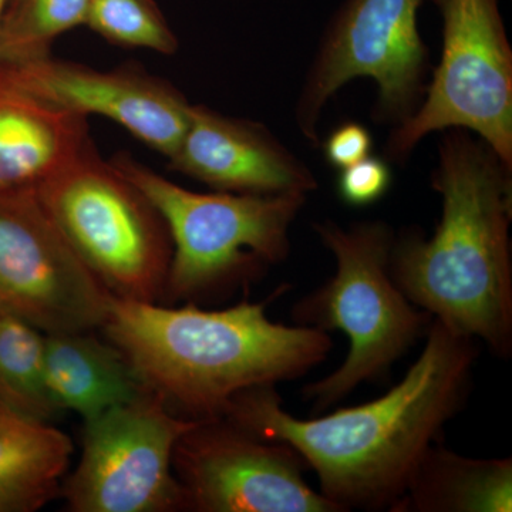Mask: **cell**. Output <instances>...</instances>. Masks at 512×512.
Wrapping results in <instances>:
<instances>
[{
  "mask_svg": "<svg viewBox=\"0 0 512 512\" xmlns=\"http://www.w3.org/2000/svg\"><path fill=\"white\" fill-rule=\"evenodd\" d=\"M427 342L384 396L313 419L286 412L274 386L237 394L224 416L259 439L284 443L319 478L340 511L383 510L402 498L421 458L466 399L474 339L431 319Z\"/></svg>",
  "mask_w": 512,
  "mask_h": 512,
  "instance_id": "1",
  "label": "cell"
},
{
  "mask_svg": "<svg viewBox=\"0 0 512 512\" xmlns=\"http://www.w3.org/2000/svg\"><path fill=\"white\" fill-rule=\"evenodd\" d=\"M512 170L461 128L443 131L431 185L441 195L433 235L394 237L390 271L413 305L451 332L512 348Z\"/></svg>",
  "mask_w": 512,
  "mask_h": 512,
  "instance_id": "2",
  "label": "cell"
},
{
  "mask_svg": "<svg viewBox=\"0 0 512 512\" xmlns=\"http://www.w3.org/2000/svg\"><path fill=\"white\" fill-rule=\"evenodd\" d=\"M268 301L221 311L111 295L101 329L151 392L190 419H221L237 394L305 376L328 359V332L276 323Z\"/></svg>",
  "mask_w": 512,
  "mask_h": 512,
  "instance_id": "3",
  "label": "cell"
},
{
  "mask_svg": "<svg viewBox=\"0 0 512 512\" xmlns=\"http://www.w3.org/2000/svg\"><path fill=\"white\" fill-rule=\"evenodd\" d=\"M313 228L335 258L336 272L293 306V320L323 332L340 330L349 339L342 365L303 389L313 409L322 412L360 384L386 375L426 335L431 316L413 305L394 282V234L389 225L365 221L345 228L323 221Z\"/></svg>",
  "mask_w": 512,
  "mask_h": 512,
  "instance_id": "4",
  "label": "cell"
},
{
  "mask_svg": "<svg viewBox=\"0 0 512 512\" xmlns=\"http://www.w3.org/2000/svg\"><path fill=\"white\" fill-rule=\"evenodd\" d=\"M110 163L143 192L168 229L173 255L164 292L171 299L242 284L288 258L289 232L308 195L204 194L173 183L127 153Z\"/></svg>",
  "mask_w": 512,
  "mask_h": 512,
  "instance_id": "5",
  "label": "cell"
},
{
  "mask_svg": "<svg viewBox=\"0 0 512 512\" xmlns=\"http://www.w3.org/2000/svg\"><path fill=\"white\" fill-rule=\"evenodd\" d=\"M77 258L116 298L157 302L173 245L156 208L96 147L36 190Z\"/></svg>",
  "mask_w": 512,
  "mask_h": 512,
  "instance_id": "6",
  "label": "cell"
},
{
  "mask_svg": "<svg viewBox=\"0 0 512 512\" xmlns=\"http://www.w3.org/2000/svg\"><path fill=\"white\" fill-rule=\"evenodd\" d=\"M443 20V49L416 111L394 126L387 157L402 163L423 138L470 131L512 170V49L500 0H430Z\"/></svg>",
  "mask_w": 512,
  "mask_h": 512,
  "instance_id": "7",
  "label": "cell"
},
{
  "mask_svg": "<svg viewBox=\"0 0 512 512\" xmlns=\"http://www.w3.org/2000/svg\"><path fill=\"white\" fill-rule=\"evenodd\" d=\"M423 0H343L306 73L295 120L311 143L329 101L355 79L377 87L375 119L394 126L420 106L426 93L429 50L421 39Z\"/></svg>",
  "mask_w": 512,
  "mask_h": 512,
  "instance_id": "8",
  "label": "cell"
},
{
  "mask_svg": "<svg viewBox=\"0 0 512 512\" xmlns=\"http://www.w3.org/2000/svg\"><path fill=\"white\" fill-rule=\"evenodd\" d=\"M197 421L175 416L151 390L84 421L82 457L60 490L69 510H184L183 490L174 474V450Z\"/></svg>",
  "mask_w": 512,
  "mask_h": 512,
  "instance_id": "9",
  "label": "cell"
},
{
  "mask_svg": "<svg viewBox=\"0 0 512 512\" xmlns=\"http://www.w3.org/2000/svg\"><path fill=\"white\" fill-rule=\"evenodd\" d=\"M110 299L36 191L0 192V312L46 335L93 332L103 326Z\"/></svg>",
  "mask_w": 512,
  "mask_h": 512,
  "instance_id": "10",
  "label": "cell"
},
{
  "mask_svg": "<svg viewBox=\"0 0 512 512\" xmlns=\"http://www.w3.org/2000/svg\"><path fill=\"white\" fill-rule=\"evenodd\" d=\"M303 466L288 444L259 439L227 419L198 420L173 458L185 510L342 512L306 483Z\"/></svg>",
  "mask_w": 512,
  "mask_h": 512,
  "instance_id": "11",
  "label": "cell"
},
{
  "mask_svg": "<svg viewBox=\"0 0 512 512\" xmlns=\"http://www.w3.org/2000/svg\"><path fill=\"white\" fill-rule=\"evenodd\" d=\"M0 73L56 109L114 121L167 158L187 128L190 101L173 84L140 66L99 70L50 55L28 63L0 64Z\"/></svg>",
  "mask_w": 512,
  "mask_h": 512,
  "instance_id": "12",
  "label": "cell"
},
{
  "mask_svg": "<svg viewBox=\"0 0 512 512\" xmlns=\"http://www.w3.org/2000/svg\"><path fill=\"white\" fill-rule=\"evenodd\" d=\"M170 168L214 191L275 195L318 188L315 174L256 121L191 104Z\"/></svg>",
  "mask_w": 512,
  "mask_h": 512,
  "instance_id": "13",
  "label": "cell"
},
{
  "mask_svg": "<svg viewBox=\"0 0 512 512\" xmlns=\"http://www.w3.org/2000/svg\"><path fill=\"white\" fill-rule=\"evenodd\" d=\"M93 147L86 117L43 103L0 73V192L36 191Z\"/></svg>",
  "mask_w": 512,
  "mask_h": 512,
  "instance_id": "14",
  "label": "cell"
},
{
  "mask_svg": "<svg viewBox=\"0 0 512 512\" xmlns=\"http://www.w3.org/2000/svg\"><path fill=\"white\" fill-rule=\"evenodd\" d=\"M45 373L57 407L84 421L150 392L126 355L92 330L45 333Z\"/></svg>",
  "mask_w": 512,
  "mask_h": 512,
  "instance_id": "15",
  "label": "cell"
},
{
  "mask_svg": "<svg viewBox=\"0 0 512 512\" xmlns=\"http://www.w3.org/2000/svg\"><path fill=\"white\" fill-rule=\"evenodd\" d=\"M72 454L63 431L0 402V512L37 511L52 501Z\"/></svg>",
  "mask_w": 512,
  "mask_h": 512,
  "instance_id": "16",
  "label": "cell"
},
{
  "mask_svg": "<svg viewBox=\"0 0 512 512\" xmlns=\"http://www.w3.org/2000/svg\"><path fill=\"white\" fill-rule=\"evenodd\" d=\"M512 461L476 460L433 444L392 511L510 512Z\"/></svg>",
  "mask_w": 512,
  "mask_h": 512,
  "instance_id": "17",
  "label": "cell"
},
{
  "mask_svg": "<svg viewBox=\"0 0 512 512\" xmlns=\"http://www.w3.org/2000/svg\"><path fill=\"white\" fill-rule=\"evenodd\" d=\"M0 402L30 419H55L57 407L45 373V333L0 312Z\"/></svg>",
  "mask_w": 512,
  "mask_h": 512,
  "instance_id": "18",
  "label": "cell"
},
{
  "mask_svg": "<svg viewBox=\"0 0 512 512\" xmlns=\"http://www.w3.org/2000/svg\"><path fill=\"white\" fill-rule=\"evenodd\" d=\"M87 0H9L0 22V64L50 56L56 39L86 23Z\"/></svg>",
  "mask_w": 512,
  "mask_h": 512,
  "instance_id": "19",
  "label": "cell"
},
{
  "mask_svg": "<svg viewBox=\"0 0 512 512\" xmlns=\"http://www.w3.org/2000/svg\"><path fill=\"white\" fill-rule=\"evenodd\" d=\"M84 26L124 49L171 56L180 47L156 0H87Z\"/></svg>",
  "mask_w": 512,
  "mask_h": 512,
  "instance_id": "20",
  "label": "cell"
},
{
  "mask_svg": "<svg viewBox=\"0 0 512 512\" xmlns=\"http://www.w3.org/2000/svg\"><path fill=\"white\" fill-rule=\"evenodd\" d=\"M392 183L389 163L370 154L359 163L340 170L338 194L340 200L350 207H367L382 200Z\"/></svg>",
  "mask_w": 512,
  "mask_h": 512,
  "instance_id": "21",
  "label": "cell"
},
{
  "mask_svg": "<svg viewBox=\"0 0 512 512\" xmlns=\"http://www.w3.org/2000/svg\"><path fill=\"white\" fill-rule=\"evenodd\" d=\"M372 150V133L356 121L340 124L323 141V156L339 171L369 157Z\"/></svg>",
  "mask_w": 512,
  "mask_h": 512,
  "instance_id": "22",
  "label": "cell"
},
{
  "mask_svg": "<svg viewBox=\"0 0 512 512\" xmlns=\"http://www.w3.org/2000/svg\"><path fill=\"white\" fill-rule=\"evenodd\" d=\"M9 0H0V22H2L3 12H5L6 5H8Z\"/></svg>",
  "mask_w": 512,
  "mask_h": 512,
  "instance_id": "23",
  "label": "cell"
}]
</instances>
